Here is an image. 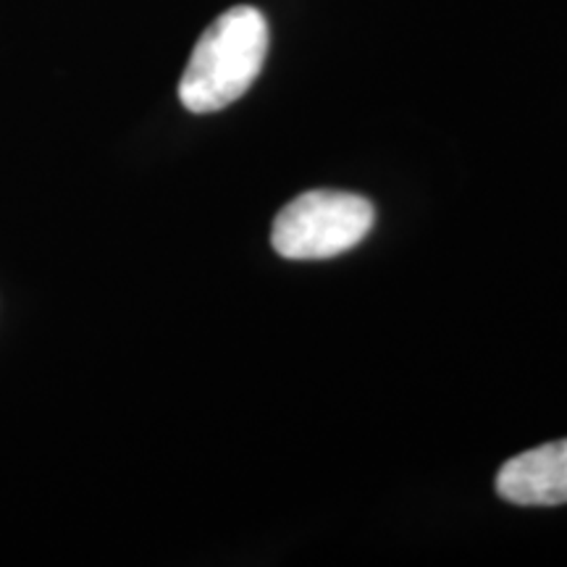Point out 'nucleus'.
<instances>
[{
  "mask_svg": "<svg viewBox=\"0 0 567 567\" xmlns=\"http://www.w3.org/2000/svg\"><path fill=\"white\" fill-rule=\"evenodd\" d=\"M373 221L375 210L365 197L313 189L276 216L271 245L287 260H329L363 243Z\"/></svg>",
  "mask_w": 567,
  "mask_h": 567,
  "instance_id": "obj_2",
  "label": "nucleus"
},
{
  "mask_svg": "<svg viewBox=\"0 0 567 567\" xmlns=\"http://www.w3.org/2000/svg\"><path fill=\"white\" fill-rule=\"evenodd\" d=\"M496 492L523 507L567 505V439L536 446L502 465Z\"/></svg>",
  "mask_w": 567,
  "mask_h": 567,
  "instance_id": "obj_3",
  "label": "nucleus"
},
{
  "mask_svg": "<svg viewBox=\"0 0 567 567\" xmlns=\"http://www.w3.org/2000/svg\"><path fill=\"white\" fill-rule=\"evenodd\" d=\"M268 53V21L252 6L224 11L197 40L179 82V101L193 113H216L245 95Z\"/></svg>",
  "mask_w": 567,
  "mask_h": 567,
  "instance_id": "obj_1",
  "label": "nucleus"
}]
</instances>
